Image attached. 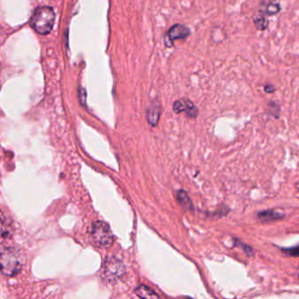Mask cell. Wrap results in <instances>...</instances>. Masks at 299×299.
<instances>
[{
  "mask_svg": "<svg viewBox=\"0 0 299 299\" xmlns=\"http://www.w3.org/2000/svg\"><path fill=\"white\" fill-rule=\"evenodd\" d=\"M55 13L49 6H40L32 14L29 23L32 28L39 35H48L54 27Z\"/></svg>",
  "mask_w": 299,
  "mask_h": 299,
  "instance_id": "obj_1",
  "label": "cell"
},
{
  "mask_svg": "<svg viewBox=\"0 0 299 299\" xmlns=\"http://www.w3.org/2000/svg\"><path fill=\"white\" fill-rule=\"evenodd\" d=\"M0 262L4 276H13L23 268L25 256L20 249L5 248L1 251Z\"/></svg>",
  "mask_w": 299,
  "mask_h": 299,
  "instance_id": "obj_2",
  "label": "cell"
},
{
  "mask_svg": "<svg viewBox=\"0 0 299 299\" xmlns=\"http://www.w3.org/2000/svg\"><path fill=\"white\" fill-rule=\"evenodd\" d=\"M91 238L94 243L102 249L110 248L113 242V234L108 224L104 221H96L92 225Z\"/></svg>",
  "mask_w": 299,
  "mask_h": 299,
  "instance_id": "obj_3",
  "label": "cell"
},
{
  "mask_svg": "<svg viewBox=\"0 0 299 299\" xmlns=\"http://www.w3.org/2000/svg\"><path fill=\"white\" fill-rule=\"evenodd\" d=\"M104 273L107 279H119L125 274V267L121 260L115 257H107L104 266Z\"/></svg>",
  "mask_w": 299,
  "mask_h": 299,
  "instance_id": "obj_4",
  "label": "cell"
},
{
  "mask_svg": "<svg viewBox=\"0 0 299 299\" xmlns=\"http://www.w3.org/2000/svg\"><path fill=\"white\" fill-rule=\"evenodd\" d=\"M173 109L175 113H185L188 117L190 118H196L198 115V109L196 105L190 101V99L182 98L175 102L173 105Z\"/></svg>",
  "mask_w": 299,
  "mask_h": 299,
  "instance_id": "obj_5",
  "label": "cell"
},
{
  "mask_svg": "<svg viewBox=\"0 0 299 299\" xmlns=\"http://www.w3.org/2000/svg\"><path fill=\"white\" fill-rule=\"evenodd\" d=\"M190 34V29L188 27L181 24H176L169 30L168 37L171 43H173L175 40L185 39Z\"/></svg>",
  "mask_w": 299,
  "mask_h": 299,
  "instance_id": "obj_6",
  "label": "cell"
},
{
  "mask_svg": "<svg viewBox=\"0 0 299 299\" xmlns=\"http://www.w3.org/2000/svg\"><path fill=\"white\" fill-rule=\"evenodd\" d=\"M161 106L158 103H153L147 110V119L151 126H156L159 121Z\"/></svg>",
  "mask_w": 299,
  "mask_h": 299,
  "instance_id": "obj_7",
  "label": "cell"
},
{
  "mask_svg": "<svg viewBox=\"0 0 299 299\" xmlns=\"http://www.w3.org/2000/svg\"><path fill=\"white\" fill-rule=\"evenodd\" d=\"M284 217V214L273 210L263 211L258 214V218L263 222L276 221L282 219Z\"/></svg>",
  "mask_w": 299,
  "mask_h": 299,
  "instance_id": "obj_8",
  "label": "cell"
},
{
  "mask_svg": "<svg viewBox=\"0 0 299 299\" xmlns=\"http://www.w3.org/2000/svg\"><path fill=\"white\" fill-rule=\"evenodd\" d=\"M135 294L142 299H158L159 296L156 294L152 289L146 285H139L135 289Z\"/></svg>",
  "mask_w": 299,
  "mask_h": 299,
  "instance_id": "obj_9",
  "label": "cell"
},
{
  "mask_svg": "<svg viewBox=\"0 0 299 299\" xmlns=\"http://www.w3.org/2000/svg\"><path fill=\"white\" fill-rule=\"evenodd\" d=\"M177 199H178L180 205L183 206V208H185L187 210H193V204L185 191L179 190L177 192Z\"/></svg>",
  "mask_w": 299,
  "mask_h": 299,
  "instance_id": "obj_10",
  "label": "cell"
},
{
  "mask_svg": "<svg viewBox=\"0 0 299 299\" xmlns=\"http://www.w3.org/2000/svg\"><path fill=\"white\" fill-rule=\"evenodd\" d=\"M255 25L257 29L259 30H264L267 28L268 25V20L264 15H257L255 18Z\"/></svg>",
  "mask_w": 299,
  "mask_h": 299,
  "instance_id": "obj_11",
  "label": "cell"
},
{
  "mask_svg": "<svg viewBox=\"0 0 299 299\" xmlns=\"http://www.w3.org/2000/svg\"><path fill=\"white\" fill-rule=\"evenodd\" d=\"M281 10L279 4H276V3H271L270 4H268L266 12L268 15H275L276 13H278Z\"/></svg>",
  "mask_w": 299,
  "mask_h": 299,
  "instance_id": "obj_12",
  "label": "cell"
},
{
  "mask_svg": "<svg viewBox=\"0 0 299 299\" xmlns=\"http://www.w3.org/2000/svg\"><path fill=\"white\" fill-rule=\"evenodd\" d=\"M282 250L289 256L299 257V246H296L294 248H290V249H283Z\"/></svg>",
  "mask_w": 299,
  "mask_h": 299,
  "instance_id": "obj_13",
  "label": "cell"
},
{
  "mask_svg": "<svg viewBox=\"0 0 299 299\" xmlns=\"http://www.w3.org/2000/svg\"><path fill=\"white\" fill-rule=\"evenodd\" d=\"M264 89L267 93H273V92L276 90V88L272 85H266L264 87Z\"/></svg>",
  "mask_w": 299,
  "mask_h": 299,
  "instance_id": "obj_14",
  "label": "cell"
}]
</instances>
